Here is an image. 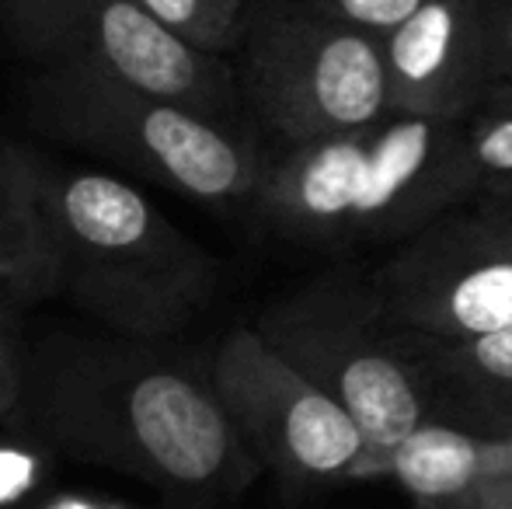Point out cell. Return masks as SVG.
<instances>
[{
	"instance_id": "9c48e42d",
	"label": "cell",
	"mask_w": 512,
	"mask_h": 509,
	"mask_svg": "<svg viewBox=\"0 0 512 509\" xmlns=\"http://www.w3.org/2000/svg\"><path fill=\"white\" fill-rule=\"evenodd\" d=\"M394 332L467 342L512 328V241L478 210H450L370 276Z\"/></svg>"
},
{
	"instance_id": "2e32d148",
	"label": "cell",
	"mask_w": 512,
	"mask_h": 509,
	"mask_svg": "<svg viewBox=\"0 0 512 509\" xmlns=\"http://www.w3.org/2000/svg\"><path fill=\"white\" fill-rule=\"evenodd\" d=\"M467 154L485 192L512 182V109H478L467 116Z\"/></svg>"
},
{
	"instance_id": "5bb4252c",
	"label": "cell",
	"mask_w": 512,
	"mask_h": 509,
	"mask_svg": "<svg viewBox=\"0 0 512 509\" xmlns=\"http://www.w3.org/2000/svg\"><path fill=\"white\" fill-rule=\"evenodd\" d=\"M185 42L216 56H234L248 25L251 0H136Z\"/></svg>"
},
{
	"instance_id": "484cf974",
	"label": "cell",
	"mask_w": 512,
	"mask_h": 509,
	"mask_svg": "<svg viewBox=\"0 0 512 509\" xmlns=\"http://www.w3.org/2000/svg\"><path fill=\"white\" fill-rule=\"evenodd\" d=\"M488 192H499V196H512V182H506V185H495V189H488Z\"/></svg>"
},
{
	"instance_id": "277c9868",
	"label": "cell",
	"mask_w": 512,
	"mask_h": 509,
	"mask_svg": "<svg viewBox=\"0 0 512 509\" xmlns=\"http://www.w3.org/2000/svg\"><path fill=\"white\" fill-rule=\"evenodd\" d=\"M28 109L42 133L206 210H251L269 157L227 116L77 70H39Z\"/></svg>"
},
{
	"instance_id": "603a6c76",
	"label": "cell",
	"mask_w": 512,
	"mask_h": 509,
	"mask_svg": "<svg viewBox=\"0 0 512 509\" xmlns=\"http://www.w3.org/2000/svg\"><path fill=\"white\" fill-rule=\"evenodd\" d=\"M488 443H492V468H495V475H512V429H502V433H488Z\"/></svg>"
},
{
	"instance_id": "52a82bcc",
	"label": "cell",
	"mask_w": 512,
	"mask_h": 509,
	"mask_svg": "<svg viewBox=\"0 0 512 509\" xmlns=\"http://www.w3.org/2000/svg\"><path fill=\"white\" fill-rule=\"evenodd\" d=\"M0 28L39 70H77L227 116L241 102L227 56L185 42L136 0H0Z\"/></svg>"
},
{
	"instance_id": "ba28073f",
	"label": "cell",
	"mask_w": 512,
	"mask_h": 509,
	"mask_svg": "<svg viewBox=\"0 0 512 509\" xmlns=\"http://www.w3.org/2000/svg\"><path fill=\"white\" fill-rule=\"evenodd\" d=\"M209 374L262 471L293 496L370 478L359 422L276 353L255 325L223 335Z\"/></svg>"
},
{
	"instance_id": "d4e9b609",
	"label": "cell",
	"mask_w": 512,
	"mask_h": 509,
	"mask_svg": "<svg viewBox=\"0 0 512 509\" xmlns=\"http://www.w3.org/2000/svg\"><path fill=\"white\" fill-rule=\"evenodd\" d=\"M168 509H220L216 503H168Z\"/></svg>"
},
{
	"instance_id": "44dd1931",
	"label": "cell",
	"mask_w": 512,
	"mask_h": 509,
	"mask_svg": "<svg viewBox=\"0 0 512 509\" xmlns=\"http://www.w3.org/2000/svg\"><path fill=\"white\" fill-rule=\"evenodd\" d=\"M35 509H140L119 496H102V492H81V489H53L39 499Z\"/></svg>"
},
{
	"instance_id": "ffe728a7",
	"label": "cell",
	"mask_w": 512,
	"mask_h": 509,
	"mask_svg": "<svg viewBox=\"0 0 512 509\" xmlns=\"http://www.w3.org/2000/svg\"><path fill=\"white\" fill-rule=\"evenodd\" d=\"M457 426L474 429V433H502V429H512V394H499V398H485L460 408Z\"/></svg>"
},
{
	"instance_id": "4fadbf2b",
	"label": "cell",
	"mask_w": 512,
	"mask_h": 509,
	"mask_svg": "<svg viewBox=\"0 0 512 509\" xmlns=\"http://www.w3.org/2000/svg\"><path fill=\"white\" fill-rule=\"evenodd\" d=\"M398 339L429 384L432 405L439 394L457 398V408L512 394V328L467 342H432L401 332Z\"/></svg>"
},
{
	"instance_id": "9a60e30c",
	"label": "cell",
	"mask_w": 512,
	"mask_h": 509,
	"mask_svg": "<svg viewBox=\"0 0 512 509\" xmlns=\"http://www.w3.org/2000/svg\"><path fill=\"white\" fill-rule=\"evenodd\" d=\"M56 454L32 433L0 440V509H35L53 492Z\"/></svg>"
},
{
	"instance_id": "7c38bea8",
	"label": "cell",
	"mask_w": 512,
	"mask_h": 509,
	"mask_svg": "<svg viewBox=\"0 0 512 509\" xmlns=\"http://www.w3.org/2000/svg\"><path fill=\"white\" fill-rule=\"evenodd\" d=\"M488 433L429 419L387 454L380 478H394L422 509H460L485 478H492Z\"/></svg>"
},
{
	"instance_id": "8fae6325",
	"label": "cell",
	"mask_w": 512,
	"mask_h": 509,
	"mask_svg": "<svg viewBox=\"0 0 512 509\" xmlns=\"http://www.w3.org/2000/svg\"><path fill=\"white\" fill-rule=\"evenodd\" d=\"M39 157V150L0 136V300L18 311L56 297V255Z\"/></svg>"
},
{
	"instance_id": "7a4b0ae2",
	"label": "cell",
	"mask_w": 512,
	"mask_h": 509,
	"mask_svg": "<svg viewBox=\"0 0 512 509\" xmlns=\"http://www.w3.org/2000/svg\"><path fill=\"white\" fill-rule=\"evenodd\" d=\"M478 192L467 119L391 112L269 157L251 213L297 245L352 248L415 238Z\"/></svg>"
},
{
	"instance_id": "7402d4cb",
	"label": "cell",
	"mask_w": 512,
	"mask_h": 509,
	"mask_svg": "<svg viewBox=\"0 0 512 509\" xmlns=\"http://www.w3.org/2000/svg\"><path fill=\"white\" fill-rule=\"evenodd\" d=\"M478 217L485 224H492L502 238L512 241V196H499V192H481V199L474 203Z\"/></svg>"
},
{
	"instance_id": "30bf717a",
	"label": "cell",
	"mask_w": 512,
	"mask_h": 509,
	"mask_svg": "<svg viewBox=\"0 0 512 509\" xmlns=\"http://www.w3.org/2000/svg\"><path fill=\"white\" fill-rule=\"evenodd\" d=\"M391 109L408 116L467 119L488 77V0H425L384 35Z\"/></svg>"
},
{
	"instance_id": "ac0fdd59",
	"label": "cell",
	"mask_w": 512,
	"mask_h": 509,
	"mask_svg": "<svg viewBox=\"0 0 512 509\" xmlns=\"http://www.w3.org/2000/svg\"><path fill=\"white\" fill-rule=\"evenodd\" d=\"M317 4L328 7L331 14H338L349 25L384 39L398 25H405L425 0H317Z\"/></svg>"
},
{
	"instance_id": "d6986e66",
	"label": "cell",
	"mask_w": 512,
	"mask_h": 509,
	"mask_svg": "<svg viewBox=\"0 0 512 509\" xmlns=\"http://www.w3.org/2000/svg\"><path fill=\"white\" fill-rule=\"evenodd\" d=\"M488 77L512 81V0H488Z\"/></svg>"
},
{
	"instance_id": "6da1fadb",
	"label": "cell",
	"mask_w": 512,
	"mask_h": 509,
	"mask_svg": "<svg viewBox=\"0 0 512 509\" xmlns=\"http://www.w3.org/2000/svg\"><path fill=\"white\" fill-rule=\"evenodd\" d=\"M56 457L157 489L168 503H227L262 464L209 367L164 342L53 332L25 346V426Z\"/></svg>"
},
{
	"instance_id": "3957f363",
	"label": "cell",
	"mask_w": 512,
	"mask_h": 509,
	"mask_svg": "<svg viewBox=\"0 0 512 509\" xmlns=\"http://www.w3.org/2000/svg\"><path fill=\"white\" fill-rule=\"evenodd\" d=\"M56 255V297L105 332L164 342L220 290V262L140 185L112 171L39 157Z\"/></svg>"
},
{
	"instance_id": "cb8c5ba5",
	"label": "cell",
	"mask_w": 512,
	"mask_h": 509,
	"mask_svg": "<svg viewBox=\"0 0 512 509\" xmlns=\"http://www.w3.org/2000/svg\"><path fill=\"white\" fill-rule=\"evenodd\" d=\"M478 109H512V81H502V84H492L481 98Z\"/></svg>"
},
{
	"instance_id": "8992f818",
	"label": "cell",
	"mask_w": 512,
	"mask_h": 509,
	"mask_svg": "<svg viewBox=\"0 0 512 509\" xmlns=\"http://www.w3.org/2000/svg\"><path fill=\"white\" fill-rule=\"evenodd\" d=\"M234 56L241 102L286 147L352 133L394 112L384 39L317 0H251Z\"/></svg>"
},
{
	"instance_id": "5b68a950",
	"label": "cell",
	"mask_w": 512,
	"mask_h": 509,
	"mask_svg": "<svg viewBox=\"0 0 512 509\" xmlns=\"http://www.w3.org/2000/svg\"><path fill=\"white\" fill-rule=\"evenodd\" d=\"M255 328L324 394L359 422L370 443V478L387 454L436 419L432 391L408 360L370 279L324 272L258 311Z\"/></svg>"
},
{
	"instance_id": "e0dca14e",
	"label": "cell",
	"mask_w": 512,
	"mask_h": 509,
	"mask_svg": "<svg viewBox=\"0 0 512 509\" xmlns=\"http://www.w3.org/2000/svg\"><path fill=\"white\" fill-rule=\"evenodd\" d=\"M0 426H25V346L18 335V307L0 300Z\"/></svg>"
}]
</instances>
